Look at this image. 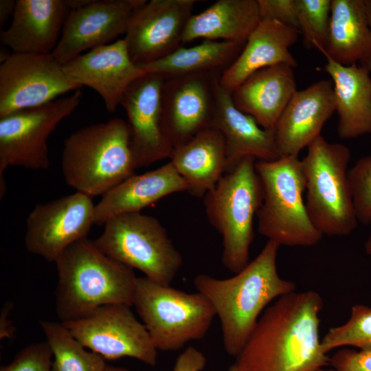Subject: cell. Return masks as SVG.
Returning a JSON list of instances; mask_svg holds the SVG:
<instances>
[{"mask_svg":"<svg viewBox=\"0 0 371 371\" xmlns=\"http://www.w3.org/2000/svg\"><path fill=\"white\" fill-rule=\"evenodd\" d=\"M322 307L313 291L279 297L258 319L234 365L240 371H318L328 366L319 339Z\"/></svg>","mask_w":371,"mask_h":371,"instance_id":"cell-1","label":"cell"},{"mask_svg":"<svg viewBox=\"0 0 371 371\" xmlns=\"http://www.w3.org/2000/svg\"><path fill=\"white\" fill-rule=\"evenodd\" d=\"M12 308L10 302L5 304L1 311L0 319V337L1 339L11 338L14 333V328L8 319V315Z\"/></svg>","mask_w":371,"mask_h":371,"instance_id":"cell-38","label":"cell"},{"mask_svg":"<svg viewBox=\"0 0 371 371\" xmlns=\"http://www.w3.org/2000/svg\"><path fill=\"white\" fill-rule=\"evenodd\" d=\"M260 20L258 0H218L192 15L182 43L204 38L245 44Z\"/></svg>","mask_w":371,"mask_h":371,"instance_id":"cell-27","label":"cell"},{"mask_svg":"<svg viewBox=\"0 0 371 371\" xmlns=\"http://www.w3.org/2000/svg\"><path fill=\"white\" fill-rule=\"evenodd\" d=\"M228 371H240V370H239L237 368V367L234 364L229 368Z\"/></svg>","mask_w":371,"mask_h":371,"instance_id":"cell-44","label":"cell"},{"mask_svg":"<svg viewBox=\"0 0 371 371\" xmlns=\"http://www.w3.org/2000/svg\"><path fill=\"white\" fill-rule=\"evenodd\" d=\"M187 190V186L172 164H167L140 175H132L102 196L95 207V224L111 217L139 212L171 194Z\"/></svg>","mask_w":371,"mask_h":371,"instance_id":"cell-24","label":"cell"},{"mask_svg":"<svg viewBox=\"0 0 371 371\" xmlns=\"http://www.w3.org/2000/svg\"><path fill=\"white\" fill-rule=\"evenodd\" d=\"M40 325L53 354L52 371L104 370L105 359L87 350L62 322L42 320Z\"/></svg>","mask_w":371,"mask_h":371,"instance_id":"cell-30","label":"cell"},{"mask_svg":"<svg viewBox=\"0 0 371 371\" xmlns=\"http://www.w3.org/2000/svg\"><path fill=\"white\" fill-rule=\"evenodd\" d=\"M364 5L368 21L371 29V0H364Z\"/></svg>","mask_w":371,"mask_h":371,"instance_id":"cell-40","label":"cell"},{"mask_svg":"<svg viewBox=\"0 0 371 371\" xmlns=\"http://www.w3.org/2000/svg\"><path fill=\"white\" fill-rule=\"evenodd\" d=\"M307 148L301 161L309 218L323 236H348L359 222L348 177L350 149L322 135Z\"/></svg>","mask_w":371,"mask_h":371,"instance_id":"cell-5","label":"cell"},{"mask_svg":"<svg viewBox=\"0 0 371 371\" xmlns=\"http://www.w3.org/2000/svg\"><path fill=\"white\" fill-rule=\"evenodd\" d=\"M256 161L244 157L203 197L207 218L222 236V262L234 274L249 263L254 219L262 202Z\"/></svg>","mask_w":371,"mask_h":371,"instance_id":"cell-6","label":"cell"},{"mask_svg":"<svg viewBox=\"0 0 371 371\" xmlns=\"http://www.w3.org/2000/svg\"><path fill=\"white\" fill-rule=\"evenodd\" d=\"M280 246L268 240L259 254L233 277L199 274L194 280L198 292L208 299L220 319L223 347L231 356L241 352L262 310L273 300L295 291V284L278 273Z\"/></svg>","mask_w":371,"mask_h":371,"instance_id":"cell-2","label":"cell"},{"mask_svg":"<svg viewBox=\"0 0 371 371\" xmlns=\"http://www.w3.org/2000/svg\"><path fill=\"white\" fill-rule=\"evenodd\" d=\"M128 122L115 117L83 127L65 139L62 171L67 183L90 196L103 195L137 168Z\"/></svg>","mask_w":371,"mask_h":371,"instance_id":"cell-4","label":"cell"},{"mask_svg":"<svg viewBox=\"0 0 371 371\" xmlns=\"http://www.w3.org/2000/svg\"><path fill=\"white\" fill-rule=\"evenodd\" d=\"M164 81L161 75L146 73L128 87L120 103L128 117L137 168L170 158L173 150L161 127Z\"/></svg>","mask_w":371,"mask_h":371,"instance_id":"cell-17","label":"cell"},{"mask_svg":"<svg viewBox=\"0 0 371 371\" xmlns=\"http://www.w3.org/2000/svg\"><path fill=\"white\" fill-rule=\"evenodd\" d=\"M358 221L371 223V155L361 157L348 170Z\"/></svg>","mask_w":371,"mask_h":371,"instance_id":"cell-33","label":"cell"},{"mask_svg":"<svg viewBox=\"0 0 371 371\" xmlns=\"http://www.w3.org/2000/svg\"><path fill=\"white\" fill-rule=\"evenodd\" d=\"M195 0L145 1L133 12L124 40L131 60L147 65L181 46Z\"/></svg>","mask_w":371,"mask_h":371,"instance_id":"cell-15","label":"cell"},{"mask_svg":"<svg viewBox=\"0 0 371 371\" xmlns=\"http://www.w3.org/2000/svg\"><path fill=\"white\" fill-rule=\"evenodd\" d=\"M206 358L198 349L189 346L177 359L172 371H201Z\"/></svg>","mask_w":371,"mask_h":371,"instance_id":"cell-37","label":"cell"},{"mask_svg":"<svg viewBox=\"0 0 371 371\" xmlns=\"http://www.w3.org/2000/svg\"><path fill=\"white\" fill-rule=\"evenodd\" d=\"M258 3L261 19H273L300 32L296 0H258Z\"/></svg>","mask_w":371,"mask_h":371,"instance_id":"cell-35","label":"cell"},{"mask_svg":"<svg viewBox=\"0 0 371 371\" xmlns=\"http://www.w3.org/2000/svg\"><path fill=\"white\" fill-rule=\"evenodd\" d=\"M169 159L185 181L186 191L193 196L204 197L225 174V140L219 131L211 127L173 148Z\"/></svg>","mask_w":371,"mask_h":371,"instance_id":"cell-26","label":"cell"},{"mask_svg":"<svg viewBox=\"0 0 371 371\" xmlns=\"http://www.w3.org/2000/svg\"><path fill=\"white\" fill-rule=\"evenodd\" d=\"M296 91L293 67L280 64L251 74L232 93V98L238 109L253 117L262 128L274 131Z\"/></svg>","mask_w":371,"mask_h":371,"instance_id":"cell-23","label":"cell"},{"mask_svg":"<svg viewBox=\"0 0 371 371\" xmlns=\"http://www.w3.org/2000/svg\"><path fill=\"white\" fill-rule=\"evenodd\" d=\"M363 65H366L371 71V58H369Z\"/></svg>","mask_w":371,"mask_h":371,"instance_id":"cell-43","label":"cell"},{"mask_svg":"<svg viewBox=\"0 0 371 371\" xmlns=\"http://www.w3.org/2000/svg\"><path fill=\"white\" fill-rule=\"evenodd\" d=\"M103 371H129L124 368L115 367L106 365Z\"/></svg>","mask_w":371,"mask_h":371,"instance_id":"cell-41","label":"cell"},{"mask_svg":"<svg viewBox=\"0 0 371 371\" xmlns=\"http://www.w3.org/2000/svg\"><path fill=\"white\" fill-rule=\"evenodd\" d=\"M68 77L102 98L109 113L115 111L128 87L146 72L131 59L122 39L96 47L63 65Z\"/></svg>","mask_w":371,"mask_h":371,"instance_id":"cell-18","label":"cell"},{"mask_svg":"<svg viewBox=\"0 0 371 371\" xmlns=\"http://www.w3.org/2000/svg\"><path fill=\"white\" fill-rule=\"evenodd\" d=\"M221 74L212 72L165 78L161 122L173 148L212 127Z\"/></svg>","mask_w":371,"mask_h":371,"instance_id":"cell-13","label":"cell"},{"mask_svg":"<svg viewBox=\"0 0 371 371\" xmlns=\"http://www.w3.org/2000/svg\"><path fill=\"white\" fill-rule=\"evenodd\" d=\"M104 225L103 232L93 240L102 253L157 283L170 284L182 257L156 218L140 212L124 213Z\"/></svg>","mask_w":371,"mask_h":371,"instance_id":"cell-9","label":"cell"},{"mask_svg":"<svg viewBox=\"0 0 371 371\" xmlns=\"http://www.w3.org/2000/svg\"><path fill=\"white\" fill-rule=\"evenodd\" d=\"M318 371H322V370H318Z\"/></svg>","mask_w":371,"mask_h":371,"instance_id":"cell-45","label":"cell"},{"mask_svg":"<svg viewBox=\"0 0 371 371\" xmlns=\"http://www.w3.org/2000/svg\"><path fill=\"white\" fill-rule=\"evenodd\" d=\"M321 344L326 354L346 346L371 350V307L363 304L353 306L348 321L330 328L321 340Z\"/></svg>","mask_w":371,"mask_h":371,"instance_id":"cell-31","label":"cell"},{"mask_svg":"<svg viewBox=\"0 0 371 371\" xmlns=\"http://www.w3.org/2000/svg\"><path fill=\"white\" fill-rule=\"evenodd\" d=\"M330 368L322 371H371V350L342 349L330 358Z\"/></svg>","mask_w":371,"mask_h":371,"instance_id":"cell-36","label":"cell"},{"mask_svg":"<svg viewBox=\"0 0 371 371\" xmlns=\"http://www.w3.org/2000/svg\"><path fill=\"white\" fill-rule=\"evenodd\" d=\"M365 249L368 254L371 255V234L369 236L366 242Z\"/></svg>","mask_w":371,"mask_h":371,"instance_id":"cell-42","label":"cell"},{"mask_svg":"<svg viewBox=\"0 0 371 371\" xmlns=\"http://www.w3.org/2000/svg\"><path fill=\"white\" fill-rule=\"evenodd\" d=\"M80 89L42 106L0 117V175L10 166L38 170L50 165L47 139L79 106Z\"/></svg>","mask_w":371,"mask_h":371,"instance_id":"cell-10","label":"cell"},{"mask_svg":"<svg viewBox=\"0 0 371 371\" xmlns=\"http://www.w3.org/2000/svg\"><path fill=\"white\" fill-rule=\"evenodd\" d=\"M244 45L229 41L204 40L193 47L181 46L160 60L139 67L146 73L157 74L165 78L223 73L236 59Z\"/></svg>","mask_w":371,"mask_h":371,"instance_id":"cell-29","label":"cell"},{"mask_svg":"<svg viewBox=\"0 0 371 371\" xmlns=\"http://www.w3.org/2000/svg\"><path fill=\"white\" fill-rule=\"evenodd\" d=\"M70 11L68 0H17L1 43L14 53L52 54Z\"/></svg>","mask_w":371,"mask_h":371,"instance_id":"cell-20","label":"cell"},{"mask_svg":"<svg viewBox=\"0 0 371 371\" xmlns=\"http://www.w3.org/2000/svg\"><path fill=\"white\" fill-rule=\"evenodd\" d=\"M54 262L56 312L61 322L105 305L133 306L137 278L133 269L102 253L87 237L70 245Z\"/></svg>","mask_w":371,"mask_h":371,"instance_id":"cell-3","label":"cell"},{"mask_svg":"<svg viewBox=\"0 0 371 371\" xmlns=\"http://www.w3.org/2000/svg\"><path fill=\"white\" fill-rule=\"evenodd\" d=\"M322 69L333 82L337 132L342 139L371 133V71L365 65H340L326 57Z\"/></svg>","mask_w":371,"mask_h":371,"instance_id":"cell-25","label":"cell"},{"mask_svg":"<svg viewBox=\"0 0 371 371\" xmlns=\"http://www.w3.org/2000/svg\"><path fill=\"white\" fill-rule=\"evenodd\" d=\"M212 127L223 137L227 161L225 173L232 170L245 157L257 160L273 161L281 155L278 150L274 131L262 128L256 120L238 109L233 103L232 93L218 83L216 108Z\"/></svg>","mask_w":371,"mask_h":371,"instance_id":"cell-22","label":"cell"},{"mask_svg":"<svg viewBox=\"0 0 371 371\" xmlns=\"http://www.w3.org/2000/svg\"><path fill=\"white\" fill-rule=\"evenodd\" d=\"M16 1L1 0L0 1V26L2 27L7 21L12 17Z\"/></svg>","mask_w":371,"mask_h":371,"instance_id":"cell-39","label":"cell"},{"mask_svg":"<svg viewBox=\"0 0 371 371\" xmlns=\"http://www.w3.org/2000/svg\"><path fill=\"white\" fill-rule=\"evenodd\" d=\"M299 30L306 46L326 50L330 20L331 0H296Z\"/></svg>","mask_w":371,"mask_h":371,"instance_id":"cell-32","label":"cell"},{"mask_svg":"<svg viewBox=\"0 0 371 371\" xmlns=\"http://www.w3.org/2000/svg\"><path fill=\"white\" fill-rule=\"evenodd\" d=\"M324 56L342 65H361L371 58V29L364 0H331Z\"/></svg>","mask_w":371,"mask_h":371,"instance_id":"cell-28","label":"cell"},{"mask_svg":"<svg viewBox=\"0 0 371 371\" xmlns=\"http://www.w3.org/2000/svg\"><path fill=\"white\" fill-rule=\"evenodd\" d=\"M95 207L91 196L77 191L37 204L26 220V249L54 262L70 245L87 238L95 224Z\"/></svg>","mask_w":371,"mask_h":371,"instance_id":"cell-14","label":"cell"},{"mask_svg":"<svg viewBox=\"0 0 371 371\" xmlns=\"http://www.w3.org/2000/svg\"><path fill=\"white\" fill-rule=\"evenodd\" d=\"M255 167L263 194L256 214L260 234L280 245H317L323 235L306 211L301 160L295 156H282L273 161L257 160Z\"/></svg>","mask_w":371,"mask_h":371,"instance_id":"cell-7","label":"cell"},{"mask_svg":"<svg viewBox=\"0 0 371 371\" xmlns=\"http://www.w3.org/2000/svg\"><path fill=\"white\" fill-rule=\"evenodd\" d=\"M146 0L91 1L70 11L52 54L62 65L87 49L125 34L134 10Z\"/></svg>","mask_w":371,"mask_h":371,"instance_id":"cell-16","label":"cell"},{"mask_svg":"<svg viewBox=\"0 0 371 371\" xmlns=\"http://www.w3.org/2000/svg\"><path fill=\"white\" fill-rule=\"evenodd\" d=\"M133 306L157 350H177L202 339L216 315L202 293H188L146 277L137 278Z\"/></svg>","mask_w":371,"mask_h":371,"instance_id":"cell-8","label":"cell"},{"mask_svg":"<svg viewBox=\"0 0 371 371\" xmlns=\"http://www.w3.org/2000/svg\"><path fill=\"white\" fill-rule=\"evenodd\" d=\"M335 111L331 80H320L296 91L274 129L278 150L282 156L298 157L317 137Z\"/></svg>","mask_w":371,"mask_h":371,"instance_id":"cell-19","label":"cell"},{"mask_svg":"<svg viewBox=\"0 0 371 371\" xmlns=\"http://www.w3.org/2000/svg\"><path fill=\"white\" fill-rule=\"evenodd\" d=\"M131 307L121 304L105 305L84 317L62 323L85 348L104 359L128 357L155 366L157 349Z\"/></svg>","mask_w":371,"mask_h":371,"instance_id":"cell-11","label":"cell"},{"mask_svg":"<svg viewBox=\"0 0 371 371\" xmlns=\"http://www.w3.org/2000/svg\"><path fill=\"white\" fill-rule=\"evenodd\" d=\"M53 354L47 342H36L21 350L0 371H52Z\"/></svg>","mask_w":371,"mask_h":371,"instance_id":"cell-34","label":"cell"},{"mask_svg":"<svg viewBox=\"0 0 371 371\" xmlns=\"http://www.w3.org/2000/svg\"><path fill=\"white\" fill-rule=\"evenodd\" d=\"M80 88L52 54L12 52L0 65V117Z\"/></svg>","mask_w":371,"mask_h":371,"instance_id":"cell-12","label":"cell"},{"mask_svg":"<svg viewBox=\"0 0 371 371\" xmlns=\"http://www.w3.org/2000/svg\"><path fill=\"white\" fill-rule=\"evenodd\" d=\"M300 32L276 20L262 19L247 38L241 52L221 74V87L232 93L249 76L263 68L297 60L289 48L297 43Z\"/></svg>","mask_w":371,"mask_h":371,"instance_id":"cell-21","label":"cell"}]
</instances>
